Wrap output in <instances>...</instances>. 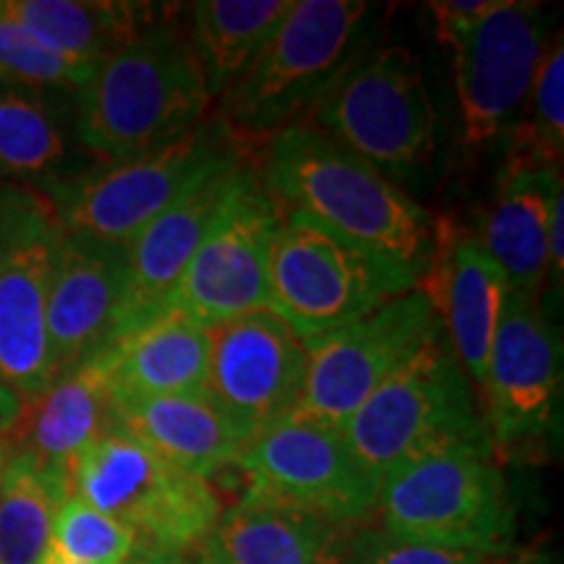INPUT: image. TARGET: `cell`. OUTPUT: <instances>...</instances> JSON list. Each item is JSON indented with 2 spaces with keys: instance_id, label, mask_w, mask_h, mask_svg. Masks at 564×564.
Here are the masks:
<instances>
[{
  "instance_id": "6da1fadb",
  "label": "cell",
  "mask_w": 564,
  "mask_h": 564,
  "mask_svg": "<svg viewBox=\"0 0 564 564\" xmlns=\"http://www.w3.org/2000/svg\"><path fill=\"white\" fill-rule=\"evenodd\" d=\"M253 162L280 212L308 217L419 282L426 274L436 217L312 121L274 133Z\"/></svg>"
},
{
  "instance_id": "7a4b0ae2",
  "label": "cell",
  "mask_w": 564,
  "mask_h": 564,
  "mask_svg": "<svg viewBox=\"0 0 564 564\" xmlns=\"http://www.w3.org/2000/svg\"><path fill=\"white\" fill-rule=\"evenodd\" d=\"M171 13L97 63L74 91L76 141L97 162L158 150L209 118L202 63Z\"/></svg>"
},
{
  "instance_id": "3957f363",
  "label": "cell",
  "mask_w": 564,
  "mask_h": 564,
  "mask_svg": "<svg viewBox=\"0 0 564 564\" xmlns=\"http://www.w3.org/2000/svg\"><path fill=\"white\" fill-rule=\"evenodd\" d=\"M371 13L364 0H293L259 58L220 97L215 116L259 152L274 133L303 121L366 51Z\"/></svg>"
},
{
  "instance_id": "277c9868",
  "label": "cell",
  "mask_w": 564,
  "mask_h": 564,
  "mask_svg": "<svg viewBox=\"0 0 564 564\" xmlns=\"http://www.w3.org/2000/svg\"><path fill=\"white\" fill-rule=\"evenodd\" d=\"M257 158V150L209 116L171 144L129 160L89 162L70 178L47 186L55 220L68 236L129 246L160 212L207 175Z\"/></svg>"
},
{
  "instance_id": "5b68a950",
  "label": "cell",
  "mask_w": 564,
  "mask_h": 564,
  "mask_svg": "<svg viewBox=\"0 0 564 564\" xmlns=\"http://www.w3.org/2000/svg\"><path fill=\"white\" fill-rule=\"evenodd\" d=\"M343 432L379 484L403 463L444 449L494 453L476 384L442 337L379 387Z\"/></svg>"
},
{
  "instance_id": "8992f818",
  "label": "cell",
  "mask_w": 564,
  "mask_h": 564,
  "mask_svg": "<svg viewBox=\"0 0 564 564\" xmlns=\"http://www.w3.org/2000/svg\"><path fill=\"white\" fill-rule=\"evenodd\" d=\"M70 494L129 528L137 549L178 556L202 552L225 510L212 481L186 474L118 429L79 455Z\"/></svg>"
},
{
  "instance_id": "52a82bcc",
  "label": "cell",
  "mask_w": 564,
  "mask_h": 564,
  "mask_svg": "<svg viewBox=\"0 0 564 564\" xmlns=\"http://www.w3.org/2000/svg\"><path fill=\"white\" fill-rule=\"evenodd\" d=\"M306 121L377 167L394 186L421 173L434 154L432 95L421 61L400 45L356 55Z\"/></svg>"
},
{
  "instance_id": "ba28073f",
  "label": "cell",
  "mask_w": 564,
  "mask_h": 564,
  "mask_svg": "<svg viewBox=\"0 0 564 564\" xmlns=\"http://www.w3.org/2000/svg\"><path fill=\"white\" fill-rule=\"evenodd\" d=\"M379 528L394 539L499 556L514 512L494 453L444 449L390 470L379 484Z\"/></svg>"
},
{
  "instance_id": "9c48e42d",
  "label": "cell",
  "mask_w": 564,
  "mask_h": 564,
  "mask_svg": "<svg viewBox=\"0 0 564 564\" xmlns=\"http://www.w3.org/2000/svg\"><path fill=\"white\" fill-rule=\"evenodd\" d=\"M419 280L295 212H280L270 257V303L303 345L361 319Z\"/></svg>"
},
{
  "instance_id": "30bf717a",
  "label": "cell",
  "mask_w": 564,
  "mask_h": 564,
  "mask_svg": "<svg viewBox=\"0 0 564 564\" xmlns=\"http://www.w3.org/2000/svg\"><path fill=\"white\" fill-rule=\"evenodd\" d=\"M232 468L241 470L253 502L324 514L366 525L377 510L379 478L352 453L343 429L291 413L251 436Z\"/></svg>"
},
{
  "instance_id": "8fae6325",
  "label": "cell",
  "mask_w": 564,
  "mask_h": 564,
  "mask_svg": "<svg viewBox=\"0 0 564 564\" xmlns=\"http://www.w3.org/2000/svg\"><path fill=\"white\" fill-rule=\"evenodd\" d=\"M61 238L45 194L0 183V382L24 405L53 384L45 314Z\"/></svg>"
},
{
  "instance_id": "7c38bea8",
  "label": "cell",
  "mask_w": 564,
  "mask_h": 564,
  "mask_svg": "<svg viewBox=\"0 0 564 564\" xmlns=\"http://www.w3.org/2000/svg\"><path fill=\"white\" fill-rule=\"evenodd\" d=\"M278 225V204L267 192L257 162L246 160L183 272L173 306L209 329L264 312Z\"/></svg>"
},
{
  "instance_id": "4fadbf2b",
  "label": "cell",
  "mask_w": 564,
  "mask_h": 564,
  "mask_svg": "<svg viewBox=\"0 0 564 564\" xmlns=\"http://www.w3.org/2000/svg\"><path fill=\"white\" fill-rule=\"evenodd\" d=\"M442 337L432 301L419 288L306 345L299 413L345 429L358 408L423 348Z\"/></svg>"
},
{
  "instance_id": "5bb4252c",
  "label": "cell",
  "mask_w": 564,
  "mask_h": 564,
  "mask_svg": "<svg viewBox=\"0 0 564 564\" xmlns=\"http://www.w3.org/2000/svg\"><path fill=\"white\" fill-rule=\"evenodd\" d=\"M549 37L539 3L499 0L489 17L444 45L453 51L465 144L486 147L512 123Z\"/></svg>"
},
{
  "instance_id": "9a60e30c",
  "label": "cell",
  "mask_w": 564,
  "mask_h": 564,
  "mask_svg": "<svg viewBox=\"0 0 564 564\" xmlns=\"http://www.w3.org/2000/svg\"><path fill=\"white\" fill-rule=\"evenodd\" d=\"M562 387V345L541 301L507 293L497 335L478 387L491 447L539 442L554 419Z\"/></svg>"
},
{
  "instance_id": "2e32d148",
  "label": "cell",
  "mask_w": 564,
  "mask_h": 564,
  "mask_svg": "<svg viewBox=\"0 0 564 564\" xmlns=\"http://www.w3.org/2000/svg\"><path fill=\"white\" fill-rule=\"evenodd\" d=\"M306 345L272 312H253L212 327L204 392L246 440L299 411L306 382Z\"/></svg>"
},
{
  "instance_id": "e0dca14e",
  "label": "cell",
  "mask_w": 564,
  "mask_h": 564,
  "mask_svg": "<svg viewBox=\"0 0 564 564\" xmlns=\"http://www.w3.org/2000/svg\"><path fill=\"white\" fill-rule=\"evenodd\" d=\"M126 285H129L126 246L63 232L45 314L53 379L116 343Z\"/></svg>"
},
{
  "instance_id": "ac0fdd59",
  "label": "cell",
  "mask_w": 564,
  "mask_h": 564,
  "mask_svg": "<svg viewBox=\"0 0 564 564\" xmlns=\"http://www.w3.org/2000/svg\"><path fill=\"white\" fill-rule=\"evenodd\" d=\"M419 291L432 301L442 329H447L449 350L478 390L510 285L476 230L436 217L434 253Z\"/></svg>"
},
{
  "instance_id": "d6986e66",
  "label": "cell",
  "mask_w": 564,
  "mask_h": 564,
  "mask_svg": "<svg viewBox=\"0 0 564 564\" xmlns=\"http://www.w3.org/2000/svg\"><path fill=\"white\" fill-rule=\"evenodd\" d=\"M243 162L246 160L223 167V171L212 173L196 183L181 199H175L165 212H160L126 246L129 249V285H126L118 337L139 327L141 322L173 308L183 272L192 262L194 251L199 249L212 217L220 209L232 175H236L238 165H243Z\"/></svg>"
},
{
  "instance_id": "ffe728a7",
  "label": "cell",
  "mask_w": 564,
  "mask_h": 564,
  "mask_svg": "<svg viewBox=\"0 0 564 564\" xmlns=\"http://www.w3.org/2000/svg\"><path fill=\"white\" fill-rule=\"evenodd\" d=\"M108 432H112V379L108 350H102L55 377L53 384L24 408V419L9 442L63 478L70 489L74 463Z\"/></svg>"
},
{
  "instance_id": "44dd1931",
  "label": "cell",
  "mask_w": 564,
  "mask_h": 564,
  "mask_svg": "<svg viewBox=\"0 0 564 564\" xmlns=\"http://www.w3.org/2000/svg\"><path fill=\"white\" fill-rule=\"evenodd\" d=\"M112 429L147 444L186 474L209 478L232 468L249 440L207 392L171 398H116Z\"/></svg>"
},
{
  "instance_id": "7402d4cb",
  "label": "cell",
  "mask_w": 564,
  "mask_h": 564,
  "mask_svg": "<svg viewBox=\"0 0 564 564\" xmlns=\"http://www.w3.org/2000/svg\"><path fill=\"white\" fill-rule=\"evenodd\" d=\"M358 525L295 507L241 499L204 544L225 564H352Z\"/></svg>"
},
{
  "instance_id": "603a6c76",
  "label": "cell",
  "mask_w": 564,
  "mask_h": 564,
  "mask_svg": "<svg viewBox=\"0 0 564 564\" xmlns=\"http://www.w3.org/2000/svg\"><path fill=\"white\" fill-rule=\"evenodd\" d=\"M562 192V167L499 173L497 199L476 230L512 293L541 301L549 278V228Z\"/></svg>"
},
{
  "instance_id": "cb8c5ba5",
  "label": "cell",
  "mask_w": 564,
  "mask_h": 564,
  "mask_svg": "<svg viewBox=\"0 0 564 564\" xmlns=\"http://www.w3.org/2000/svg\"><path fill=\"white\" fill-rule=\"evenodd\" d=\"M79 154L74 95L0 84V183L45 192L89 165Z\"/></svg>"
},
{
  "instance_id": "d4e9b609",
  "label": "cell",
  "mask_w": 564,
  "mask_h": 564,
  "mask_svg": "<svg viewBox=\"0 0 564 564\" xmlns=\"http://www.w3.org/2000/svg\"><path fill=\"white\" fill-rule=\"evenodd\" d=\"M212 329L178 306L118 337L108 348L116 398H171L207 387Z\"/></svg>"
},
{
  "instance_id": "484cf974",
  "label": "cell",
  "mask_w": 564,
  "mask_h": 564,
  "mask_svg": "<svg viewBox=\"0 0 564 564\" xmlns=\"http://www.w3.org/2000/svg\"><path fill=\"white\" fill-rule=\"evenodd\" d=\"M3 9L53 51L91 66L171 13L133 0H3Z\"/></svg>"
},
{
  "instance_id": "4316f807",
  "label": "cell",
  "mask_w": 564,
  "mask_h": 564,
  "mask_svg": "<svg viewBox=\"0 0 564 564\" xmlns=\"http://www.w3.org/2000/svg\"><path fill=\"white\" fill-rule=\"evenodd\" d=\"M293 0H199L188 3L186 34L212 100H220L249 70Z\"/></svg>"
},
{
  "instance_id": "83f0119b",
  "label": "cell",
  "mask_w": 564,
  "mask_h": 564,
  "mask_svg": "<svg viewBox=\"0 0 564 564\" xmlns=\"http://www.w3.org/2000/svg\"><path fill=\"white\" fill-rule=\"evenodd\" d=\"M66 497H70V489L63 478L11 444L0 481V564H40L45 560L55 512Z\"/></svg>"
},
{
  "instance_id": "f1b7e54d",
  "label": "cell",
  "mask_w": 564,
  "mask_h": 564,
  "mask_svg": "<svg viewBox=\"0 0 564 564\" xmlns=\"http://www.w3.org/2000/svg\"><path fill=\"white\" fill-rule=\"evenodd\" d=\"M564 154V45L562 32L549 37L539 70L512 118L502 173L562 167Z\"/></svg>"
},
{
  "instance_id": "f546056e",
  "label": "cell",
  "mask_w": 564,
  "mask_h": 564,
  "mask_svg": "<svg viewBox=\"0 0 564 564\" xmlns=\"http://www.w3.org/2000/svg\"><path fill=\"white\" fill-rule=\"evenodd\" d=\"M91 63L68 58L19 24L0 0V84L6 87L79 91L91 76Z\"/></svg>"
},
{
  "instance_id": "4dcf8cb0",
  "label": "cell",
  "mask_w": 564,
  "mask_h": 564,
  "mask_svg": "<svg viewBox=\"0 0 564 564\" xmlns=\"http://www.w3.org/2000/svg\"><path fill=\"white\" fill-rule=\"evenodd\" d=\"M137 549V539L110 514L79 497L63 499L53 520L47 554L74 564H123Z\"/></svg>"
},
{
  "instance_id": "1f68e13d",
  "label": "cell",
  "mask_w": 564,
  "mask_h": 564,
  "mask_svg": "<svg viewBox=\"0 0 564 564\" xmlns=\"http://www.w3.org/2000/svg\"><path fill=\"white\" fill-rule=\"evenodd\" d=\"M494 556L394 539L382 528L358 525L352 564H489Z\"/></svg>"
},
{
  "instance_id": "d6a6232c",
  "label": "cell",
  "mask_w": 564,
  "mask_h": 564,
  "mask_svg": "<svg viewBox=\"0 0 564 564\" xmlns=\"http://www.w3.org/2000/svg\"><path fill=\"white\" fill-rule=\"evenodd\" d=\"M497 6L499 0H432L429 11L434 17L436 37H440L442 45H447L457 34H463L470 26H476L484 17H489Z\"/></svg>"
},
{
  "instance_id": "836d02e7",
  "label": "cell",
  "mask_w": 564,
  "mask_h": 564,
  "mask_svg": "<svg viewBox=\"0 0 564 564\" xmlns=\"http://www.w3.org/2000/svg\"><path fill=\"white\" fill-rule=\"evenodd\" d=\"M564 278V196H560L552 212V228H549V278L546 282L556 285L562 293Z\"/></svg>"
},
{
  "instance_id": "e575fe53",
  "label": "cell",
  "mask_w": 564,
  "mask_h": 564,
  "mask_svg": "<svg viewBox=\"0 0 564 564\" xmlns=\"http://www.w3.org/2000/svg\"><path fill=\"white\" fill-rule=\"evenodd\" d=\"M24 400L11 387L0 382V440H11L17 434L21 419H24Z\"/></svg>"
},
{
  "instance_id": "d590c367",
  "label": "cell",
  "mask_w": 564,
  "mask_h": 564,
  "mask_svg": "<svg viewBox=\"0 0 564 564\" xmlns=\"http://www.w3.org/2000/svg\"><path fill=\"white\" fill-rule=\"evenodd\" d=\"M123 564H192L188 556L150 552V549H133V554Z\"/></svg>"
},
{
  "instance_id": "8d00e7d4",
  "label": "cell",
  "mask_w": 564,
  "mask_h": 564,
  "mask_svg": "<svg viewBox=\"0 0 564 564\" xmlns=\"http://www.w3.org/2000/svg\"><path fill=\"white\" fill-rule=\"evenodd\" d=\"M192 564H225L220 556H215L207 549H202V552H196V560H192Z\"/></svg>"
},
{
  "instance_id": "74e56055",
  "label": "cell",
  "mask_w": 564,
  "mask_h": 564,
  "mask_svg": "<svg viewBox=\"0 0 564 564\" xmlns=\"http://www.w3.org/2000/svg\"><path fill=\"white\" fill-rule=\"evenodd\" d=\"M9 449H11L9 440H0V481H3V468H6V460H9Z\"/></svg>"
},
{
  "instance_id": "f35d334b",
  "label": "cell",
  "mask_w": 564,
  "mask_h": 564,
  "mask_svg": "<svg viewBox=\"0 0 564 564\" xmlns=\"http://www.w3.org/2000/svg\"><path fill=\"white\" fill-rule=\"evenodd\" d=\"M40 564H74V562H63V560H58V556H53V554H45V560H42Z\"/></svg>"
},
{
  "instance_id": "ab89813d",
  "label": "cell",
  "mask_w": 564,
  "mask_h": 564,
  "mask_svg": "<svg viewBox=\"0 0 564 564\" xmlns=\"http://www.w3.org/2000/svg\"><path fill=\"white\" fill-rule=\"evenodd\" d=\"M489 564H499V562H497V560H491V562H489Z\"/></svg>"
}]
</instances>
